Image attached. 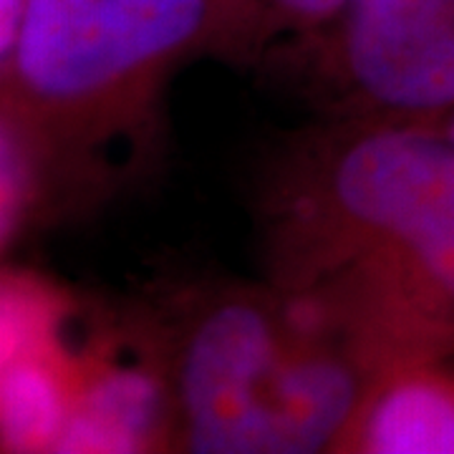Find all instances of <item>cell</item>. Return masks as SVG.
<instances>
[{"instance_id":"6da1fadb","label":"cell","mask_w":454,"mask_h":454,"mask_svg":"<svg viewBox=\"0 0 454 454\" xmlns=\"http://www.w3.org/2000/svg\"><path fill=\"white\" fill-rule=\"evenodd\" d=\"M262 283L376 376L454 356V142L432 124L324 116L253 182Z\"/></svg>"},{"instance_id":"3957f363","label":"cell","mask_w":454,"mask_h":454,"mask_svg":"<svg viewBox=\"0 0 454 454\" xmlns=\"http://www.w3.org/2000/svg\"><path fill=\"white\" fill-rule=\"evenodd\" d=\"M169 442L200 454L336 452L372 372L273 286L200 283L154 318Z\"/></svg>"},{"instance_id":"5b68a950","label":"cell","mask_w":454,"mask_h":454,"mask_svg":"<svg viewBox=\"0 0 454 454\" xmlns=\"http://www.w3.org/2000/svg\"><path fill=\"white\" fill-rule=\"evenodd\" d=\"M336 452L454 454V372L411 361L372 376Z\"/></svg>"},{"instance_id":"277c9868","label":"cell","mask_w":454,"mask_h":454,"mask_svg":"<svg viewBox=\"0 0 454 454\" xmlns=\"http://www.w3.org/2000/svg\"><path fill=\"white\" fill-rule=\"evenodd\" d=\"M280 71L324 116L439 127L454 109V0H351L336 28Z\"/></svg>"},{"instance_id":"ba28073f","label":"cell","mask_w":454,"mask_h":454,"mask_svg":"<svg viewBox=\"0 0 454 454\" xmlns=\"http://www.w3.org/2000/svg\"><path fill=\"white\" fill-rule=\"evenodd\" d=\"M439 129L444 131V134H447V137H450V139H452V142H454V109L450 114H447L444 119H442Z\"/></svg>"},{"instance_id":"7a4b0ae2","label":"cell","mask_w":454,"mask_h":454,"mask_svg":"<svg viewBox=\"0 0 454 454\" xmlns=\"http://www.w3.org/2000/svg\"><path fill=\"white\" fill-rule=\"evenodd\" d=\"M215 0H26L3 79V240L149 160L164 86L210 51Z\"/></svg>"},{"instance_id":"8992f818","label":"cell","mask_w":454,"mask_h":454,"mask_svg":"<svg viewBox=\"0 0 454 454\" xmlns=\"http://www.w3.org/2000/svg\"><path fill=\"white\" fill-rule=\"evenodd\" d=\"M351 0H253L230 64L283 68L336 28Z\"/></svg>"},{"instance_id":"52a82bcc","label":"cell","mask_w":454,"mask_h":454,"mask_svg":"<svg viewBox=\"0 0 454 454\" xmlns=\"http://www.w3.org/2000/svg\"><path fill=\"white\" fill-rule=\"evenodd\" d=\"M26 0H0V61L16 49L18 33L23 26Z\"/></svg>"}]
</instances>
